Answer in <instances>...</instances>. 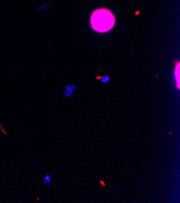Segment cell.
Listing matches in <instances>:
<instances>
[{
	"label": "cell",
	"mask_w": 180,
	"mask_h": 203,
	"mask_svg": "<svg viewBox=\"0 0 180 203\" xmlns=\"http://www.w3.org/2000/svg\"><path fill=\"white\" fill-rule=\"evenodd\" d=\"M115 24V16L108 9H97L90 16L91 27L98 33H107L113 28Z\"/></svg>",
	"instance_id": "1"
},
{
	"label": "cell",
	"mask_w": 180,
	"mask_h": 203,
	"mask_svg": "<svg viewBox=\"0 0 180 203\" xmlns=\"http://www.w3.org/2000/svg\"><path fill=\"white\" fill-rule=\"evenodd\" d=\"M179 62H177V66H176V68H175V71H174V75H176V82H177V88L178 89H179Z\"/></svg>",
	"instance_id": "2"
}]
</instances>
